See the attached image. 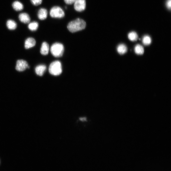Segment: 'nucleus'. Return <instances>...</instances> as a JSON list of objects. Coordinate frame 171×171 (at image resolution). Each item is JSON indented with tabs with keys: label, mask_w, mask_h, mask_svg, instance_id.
Instances as JSON below:
<instances>
[{
	"label": "nucleus",
	"mask_w": 171,
	"mask_h": 171,
	"mask_svg": "<svg viewBox=\"0 0 171 171\" xmlns=\"http://www.w3.org/2000/svg\"><path fill=\"white\" fill-rule=\"evenodd\" d=\"M86 26V24L84 20L78 19L69 23L67 28L70 32L74 33L84 29Z\"/></svg>",
	"instance_id": "obj_1"
},
{
	"label": "nucleus",
	"mask_w": 171,
	"mask_h": 171,
	"mask_svg": "<svg viewBox=\"0 0 171 171\" xmlns=\"http://www.w3.org/2000/svg\"><path fill=\"white\" fill-rule=\"evenodd\" d=\"M49 72L51 74L57 76L60 75L62 72L61 62L57 61L52 62L49 68Z\"/></svg>",
	"instance_id": "obj_2"
},
{
	"label": "nucleus",
	"mask_w": 171,
	"mask_h": 171,
	"mask_svg": "<svg viewBox=\"0 0 171 171\" xmlns=\"http://www.w3.org/2000/svg\"><path fill=\"white\" fill-rule=\"evenodd\" d=\"M64 47L62 44L55 43L52 45L51 48V51L52 55L56 57L62 56L64 53Z\"/></svg>",
	"instance_id": "obj_3"
},
{
	"label": "nucleus",
	"mask_w": 171,
	"mask_h": 171,
	"mask_svg": "<svg viewBox=\"0 0 171 171\" xmlns=\"http://www.w3.org/2000/svg\"><path fill=\"white\" fill-rule=\"evenodd\" d=\"M50 15L53 18H62L65 16L64 12L60 7L55 6L51 10Z\"/></svg>",
	"instance_id": "obj_4"
},
{
	"label": "nucleus",
	"mask_w": 171,
	"mask_h": 171,
	"mask_svg": "<svg viewBox=\"0 0 171 171\" xmlns=\"http://www.w3.org/2000/svg\"><path fill=\"white\" fill-rule=\"evenodd\" d=\"M74 3V8L77 11L81 12L86 8L85 0H76Z\"/></svg>",
	"instance_id": "obj_5"
},
{
	"label": "nucleus",
	"mask_w": 171,
	"mask_h": 171,
	"mask_svg": "<svg viewBox=\"0 0 171 171\" xmlns=\"http://www.w3.org/2000/svg\"><path fill=\"white\" fill-rule=\"evenodd\" d=\"M29 66L27 62L23 60H19L17 62L16 69L19 71H23L27 68H29Z\"/></svg>",
	"instance_id": "obj_6"
},
{
	"label": "nucleus",
	"mask_w": 171,
	"mask_h": 171,
	"mask_svg": "<svg viewBox=\"0 0 171 171\" xmlns=\"http://www.w3.org/2000/svg\"><path fill=\"white\" fill-rule=\"evenodd\" d=\"M19 18L20 21L24 24L29 23L30 20L29 15L26 13H20L19 15Z\"/></svg>",
	"instance_id": "obj_7"
},
{
	"label": "nucleus",
	"mask_w": 171,
	"mask_h": 171,
	"mask_svg": "<svg viewBox=\"0 0 171 171\" xmlns=\"http://www.w3.org/2000/svg\"><path fill=\"white\" fill-rule=\"evenodd\" d=\"M48 15L47 10L44 8L40 9L38 12V19L41 20H44L47 18Z\"/></svg>",
	"instance_id": "obj_8"
},
{
	"label": "nucleus",
	"mask_w": 171,
	"mask_h": 171,
	"mask_svg": "<svg viewBox=\"0 0 171 171\" xmlns=\"http://www.w3.org/2000/svg\"><path fill=\"white\" fill-rule=\"evenodd\" d=\"M36 44L35 40L32 37L28 38L25 42V48L26 49H29L33 47Z\"/></svg>",
	"instance_id": "obj_9"
},
{
	"label": "nucleus",
	"mask_w": 171,
	"mask_h": 171,
	"mask_svg": "<svg viewBox=\"0 0 171 171\" xmlns=\"http://www.w3.org/2000/svg\"><path fill=\"white\" fill-rule=\"evenodd\" d=\"M46 69V66L44 65H40L37 66L35 69L36 74L40 76H42Z\"/></svg>",
	"instance_id": "obj_10"
},
{
	"label": "nucleus",
	"mask_w": 171,
	"mask_h": 171,
	"mask_svg": "<svg viewBox=\"0 0 171 171\" xmlns=\"http://www.w3.org/2000/svg\"><path fill=\"white\" fill-rule=\"evenodd\" d=\"M49 51V46L48 44L44 42L42 45L41 48L40 52L42 55H47Z\"/></svg>",
	"instance_id": "obj_11"
},
{
	"label": "nucleus",
	"mask_w": 171,
	"mask_h": 171,
	"mask_svg": "<svg viewBox=\"0 0 171 171\" xmlns=\"http://www.w3.org/2000/svg\"><path fill=\"white\" fill-rule=\"evenodd\" d=\"M12 7L13 9L17 11H21L24 8L22 3L18 1L13 2L12 4Z\"/></svg>",
	"instance_id": "obj_12"
},
{
	"label": "nucleus",
	"mask_w": 171,
	"mask_h": 171,
	"mask_svg": "<svg viewBox=\"0 0 171 171\" xmlns=\"http://www.w3.org/2000/svg\"><path fill=\"white\" fill-rule=\"evenodd\" d=\"M127 51V47L126 45L123 44L118 45L117 48L118 53L120 55H123L126 53Z\"/></svg>",
	"instance_id": "obj_13"
},
{
	"label": "nucleus",
	"mask_w": 171,
	"mask_h": 171,
	"mask_svg": "<svg viewBox=\"0 0 171 171\" xmlns=\"http://www.w3.org/2000/svg\"><path fill=\"white\" fill-rule=\"evenodd\" d=\"M6 26L9 29L14 30L17 28V24L15 21L12 19H9L7 21Z\"/></svg>",
	"instance_id": "obj_14"
},
{
	"label": "nucleus",
	"mask_w": 171,
	"mask_h": 171,
	"mask_svg": "<svg viewBox=\"0 0 171 171\" xmlns=\"http://www.w3.org/2000/svg\"><path fill=\"white\" fill-rule=\"evenodd\" d=\"M134 51L135 53L138 55H141L144 54V47L140 44H137L135 46Z\"/></svg>",
	"instance_id": "obj_15"
},
{
	"label": "nucleus",
	"mask_w": 171,
	"mask_h": 171,
	"mask_svg": "<svg viewBox=\"0 0 171 171\" xmlns=\"http://www.w3.org/2000/svg\"><path fill=\"white\" fill-rule=\"evenodd\" d=\"M38 26H39V24H38L37 22L33 21L29 24L28 27L30 30L34 31L36 30L37 29Z\"/></svg>",
	"instance_id": "obj_16"
},
{
	"label": "nucleus",
	"mask_w": 171,
	"mask_h": 171,
	"mask_svg": "<svg viewBox=\"0 0 171 171\" xmlns=\"http://www.w3.org/2000/svg\"><path fill=\"white\" fill-rule=\"evenodd\" d=\"M129 39L132 41H136L138 38V36L136 33L132 31L128 34Z\"/></svg>",
	"instance_id": "obj_17"
},
{
	"label": "nucleus",
	"mask_w": 171,
	"mask_h": 171,
	"mask_svg": "<svg viewBox=\"0 0 171 171\" xmlns=\"http://www.w3.org/2000/svg\"><path fill=\"white\" fill-rule=\"evenodd\" d=\"M152 39L150 37L146 35L143 38L142 42L143 44L146 46H147L151 43Z\"/></svg>",
	"instance_id": "obj_18"
},
{
	"label": "nucleus",
	"mask_w": 171,
	"mask_h": 171,
	"mask_svg": "<svg viewBox=\"0 0 171 171\" xmlns=\"http://www.w3.org/2000/svg\"><path fill=\"white\" fill-rule=\"evenodd\" d=\"M31 3L35 6H37L41 4L42 2V0H30Z\"/></svg>",
	"instance_id": "obj_19"
},
{
	"label": "nucleus",
	"mask_w": 171,
	"mask_h": 171,
	"mask_svg": "<svg viewBox=\"0 0 171 171\" xmlns=\"http://www.w3.org/2000/svg\"><path fill=\"white\" fill-rule=\"evenodd\" d=\"M66 3L68 5H71L74 3L76 0H64Z\"/></svg>",
	"instance_id": "obj_20"
},
{
	"label": "nucleus",
	"mask_w": 171,
	"mask_h": 171,
	"mask_svg": "<svg viewBox=\"0 0 171 171\" xmlns=\"http://www.w3.org/2000/svg\"><path fill=\"white\" fill-rule=\"evenodd\" d=\"M171 0H168L166 3V6L167 8L170 10L171 8Z\"/></svg>",
	"instance_id": "obj_21"
},
{
	"label": "nucleus",
	"mask_w": 171,
	"mask_h": 171,
	"mask_svg": "<svg viewBox=\"0 0 171 171\" xmlns=\"http://www.w3.org/2000/svg\"><path fill=\"white\" fill-rule=\"evenodd\" d=\"M79 120L82 121H86L87 120V118L85 117H80L79 118Z\"/></svg>",
	"instance_id": "obj_22"
}]
</instances>
